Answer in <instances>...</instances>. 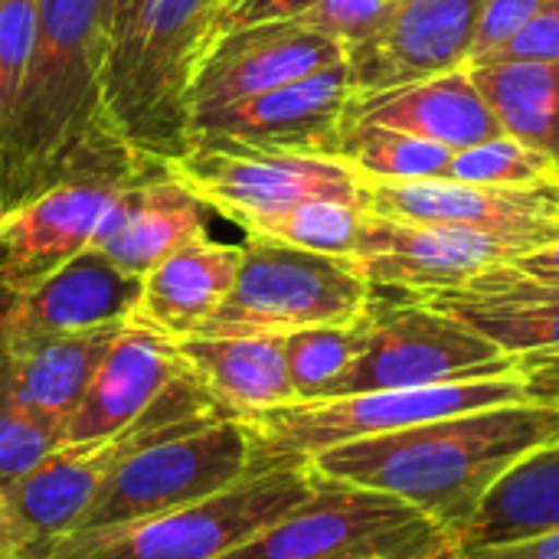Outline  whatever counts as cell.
<instances>
[{
	"instance_id": "obj_23",
	"label": "cell",
	"mask_w": 559,
	"mask_h": 559,
	"mask_svg": "<svg viewBox=\"0 0 559 559\" xmlns=\"http://www.w3.org/2000/svg\"><path fill=\"white\" fill-rule=\"evenodd\" d=\"M242 262V246L200 236L167 255L141 278L131 324L151 328L170 341L193 337L226 301Z\"/></svg>"
},
{
	"instance_id": "obj_21",
	"label": "cell",
	"mask_w": 559,
	"mask_h": 559,
	"mask_svg": "<svg viewBox=\"0 0 559 559\" xmlns=\"http://www.w3.org/2000/svg\"><path fill=\"white\" fill-rule=\"evenodd\" d=\"M128 324L0 344V383L29 416L66 429L95 370Z\"/></svg>"
},
{
	"instance_id": "obj_11",
	"label": "cell",
	"mask_w": 559,
	"mask_h": 559,
	"mask_svg": "<svg viewBox=\"0 0 559 559\" xmlns=\"http://www.w3.org/2000/svg\"><path fill=\"white\" fill-rule=\"evenodd\" d=\"M518 255H524V249L495 233L442 223H406L370 213L360 249L350 262L373 288H396L409 298H429L462 288L488 269L514 262Z\"/></svg>"
},
{
	"instance_id": "obj_26",
	"label": "cell",
	"mask_w": 559,
	"mask_h": 559,
	"mask_svg": "<svg viewBox=\"0 0 559 559\" xmlns=\"http://www.w3.org/2000/svg\"><path fill=\"white\" fill-rule=\"evenodd\" d=\"M468 69L501 131L559 164V62L491 59Z\"/></svg>"
},
{
	"instance_id": "obj_2",
	"label": "cell",
	"mask_w": 559,
	"mask_h": 559,
	"mask_svg": "<svg viewBox=\"0 0 559 559\" xmlns=\"http://www.w3.org/2000/svg\"><path fill=\"white\" fill-rule=\"evenodd\" d=\"M559 442V406L511 403L360 439L311 459L321 478L403 498L436 521L459 550L491 488L531 452Z\"/></svg>"
},
{
	"instance_id": "obj_12",
	"label": "cell",
	"mask_w": 559,
	"mask_h": 559,
	"mask_svg": "<svg viewBox=\"0 0 559 559\" xmlns=\"http://www.w3.org/2000/svg\"><path fill=\"white\" fill-rule=\"evenodd\" d=\"M354 98V82L347 62L328 66L272 92L252 95L246 102L197 115L187 131L190 141L265 147V151H298V154H331L337 151L347 105Z\"/></svg>"
},
{
	"instance_id": "obj_39",
	"label": "cell",
	"mask_w": 559,
	"mask_h": 559,
	"mask_svg": "<svg viewBox=\"0 0 559 559\" xmlns=\"http://www.w3.org/2000/svg\"><path fill=\"white\" fill-rule=\"evenodd\" d=\"M508 265L514 272H521L524 278H534V282H544V285H559V242L544 246V249H531V252L518 255Z\"/></svg>"
},
{
	"instance_id": "obj_4",
	"label": "cell",
	"mask_w": 559,
	"mask_h": 559,
	"mask_svg": "<svg viewBox=\"0 0 559 559\" xmlns=\"http://www.w3.org/2000/svg\"><path fill=\"white\" fill-rule=\"evenodd\" d=\"M311 459H275L226 491L134 524L75 531L20 559H223L318 488Z\"/></svg>"
},
{
	"instance_id": "obj_36",
	"label": "cell",
	"mask_w": 559,
	"mask_h": 559,
	"mask_svg": "<svg viewBox=\"0 0 559 559\" xmlns=\"http://www.w3.org/2000/svg\"><path fill=\"white\" fill-rule=\"evenodd\" d=\"M491 59H524V62H559V0H550L511 43H504ZM488 59V62H491Z\"/></svg>"
},
{
	"instance_id": "obj_41",
	"label": "cell",
	"mask_w": 559,
	"mask_h": 559,
	"mask_svg": "<svg viewBox=\"0 0 559 559\" xmlns=\"http://www.w3.org/2000/svg\"><path fill=\"white\" fill-rule=\"evenodd\" d=\"M0 216H3V210H0Z\"/></svg>"
},
{
	"instance_id": "obj_35",
	"label": "cell",
	"mask_w": 559,
	"mask_h": 559,
	"mask_svg": "<svg viewBox=\"0 0 559 559\" xmlns=\"http://www.w3.org/2000/svg\"><path fill=\"white\" fill-rule=\"evenodd\" d=\"M314 3L318 0H223L216 23H213V39L233 29H246V26L301 20Z\"/></svg>"
},
{
	"instance_id": "obj_28",
	"label": "cell",
	"mask_w": 559,
	"mask_h": 559,
	"mask_svg": "<svg viewBox=\"0 0 559 559\" xmlns=\"http://www.w3.org/2000/svg\"><path fill=\"white\" fill-rule=\"evenodd\" d=\"M370 203L367 200H337V197H314L305 200L278 216H269L246 229V236H262L275 239L295 249L321 252V255H337V259H354L370 219Z\"/></svg>"
},
{
	"instance_id": "obj_16",
	"label": "cell",
	"mask_w": 559,
	"mask_h": 559,
	"mask_svg": "<svg viewBox=\"0 0 559 559\" xmlns=\"http://www.w3.org/2000/svg\"><path fill=\"white\" fill-rule=\"evenodd\" d=\"M128 183L92 180L52 187L0 216V269L26 295L59 265L85 252Z\"/></svg>"
},
{
	"instance_id": "obj_13",
	"label": "cell",
	"mask_w": 559,
	"mask_h": 559,
	"mask_svg": "<svg viewBox=\"0 0 559 559\" xmlns=\"http://www.w3.org/2000/svg\"><path fill=\"white\" fill-rule=\"evenodd\" d=\"M481 0H393L383 23L344 52L354 95H377L468 66Z\"/></svg>"
},
{
	"instance_id": "obj_29",
	"label": "cell",
	"mask_w": 559,
	"mask_h": 559,
	"mask_svg": "<svg viewBox=\"0 0 559 559\" xmlns=\"http://www.w3.org/2000/svg\"><path fill=\"white\" fill-rule=\"evenodd\" d=\"M370 321H373V305L357 321L305 328V331H295L285 337V360H288V377L298 393V403L324 400L331 393V386L360 357V350L370 337Z\"/></svg>"
},
{
	"instance_id": "obj_31",
	"label": "cell",
	"mask_w": 559,
	"mask_h": 559,
	"mask_svg": "<svg viewBox=\"0 0 559 559\" xmlns=\"http://www.w3.org/2000/svg\"><path fill=\"white\" fill-rule=\"evenodd\" d=\"M62 445V429L20 409L0 383V495Z\"/></svg>"
},
{
	"instance_id": "obj_9",
	"label": "cell",
	"mask_w": 559,
	"mask_h": 559,
	"mask_svg": "<svg viewBox=\"0 0 559 559\" xmlns=\"http://www.w3.org/2000/svg\"><path fill=\"white\" fill-rule=\"evenodd\" d=\"M504 373H518V357L504 354L462 318L423 298L400 305L373 301L370 337L354 367L331 386L328 396L423 390Z\"/></svg>"
},
{
	"instance_id": "obj_20",
	"label": "cell",
	"mask_w": 559,
	"mask_h": 559,
	"mask_svg": "<svg viewBox=\"0 0 559 559\" xmlns=\"http://www.w3.org/2000/svg\"><path fill=\"white\" fill-rule=\"evenodd\" d=\"M200 236H206V206L170 174H151L118 193L88 249H98L121 272L144 278Z\"/></svg>"
},
{
	"instance_id": "obj_40",
	"label": "cell",
	"mask_w": 559,
	"mask_h": 559,
	"mask_svg": "<svg viewBox=\"0 0 559 559\" xmlns=\"http://www.w3.org/2000/svg\"><path fill=\"white\" fill-rule=\"evenodd\" d=\"M0 559H20V547H16V540L10 534V524H7L3 511H0Z\"/></svg>"
},
{
	"instance_id": "obj_3",
	"label": "cell",
	"mask_w": 559,
	"mask_h": 559,
	"mask_svg": "<svg viewBox=\"0 0 559 559\" xmlns=\"http://www.w3.org/2000/svg\"><path fill=\"white\" fill-rule=\"evenodd\" d=\"M223 0H141L105 56V108L121 141L164 170L187 147L190 82Z\"/></svg>"
},
{
	"instance_id": "obj_24",
	"label": "cell",
	"mask_w": 559,
	"mask_h": 559,
	"mask_svg": "<svg viewBox=\"0 0 559 559\" xmlns=\"http://www.w3.org/2000/svg\"><path fill=\"white\" fill-rule=\"evenodd\" d=\"M177 350L236 419H255L298 403L288 377L285 337H180Z\"/></svg>"
},
{
	"instance_id": "obj_18",
	"label": "cell",
	"mask_w": 559,
	"mask_h": 559,
	"mask_svg": "<svg viewBox=\"0 0 559 559\" xmlns=\"http://www.w3.org/2000/svg\"><path fill=\"white\" fill-rule=\"evenodd\" d=\"M138 295L141 278L121 272L98 249H85L16 298L3 344L128 324Z\"/></svg>"
},
{
	"instance_id": "obj_32",
	"label": "cell",
	"mask_w": 559,
	"mask_h": 559,
	"mask_svg": "<svg viewBox=\"0 0 559 559\" xmlns=\"http://www.w3.org/2000/svg\"><path fill=\"white\" fill-rule=\"evenodd\" d=\"M39 0H0V118L7 115L36 39Z\"/></svg>"
},
{
	"instance_id": "obj_14",
	"label": "cell",
	"mask_w": 559,
	"mask_h": 559,
	"mask_svg": "<svg viewBox=\"0 0 559 559\" xmlns=\"http://www.w3.org/2000/svg\"><path fill=\"white\" fill-rule=\"evenodd\" d=\"M367 203L390 219L495 233L524 252L559 242V187L508 190L432 177L409 183H367Z\"/></svg>"
},
{
	"instance_id": "obj_33",
	"label": "cell",
	"mask_w": 559,
	"mask_h": 559,
	"mask_svg": "<svg viewBox=\"0 0 559 559\" xmlns=\"http://www.w3.org/2000/svg\"><path fill=\"white\" fill-rule=\"evenodd\" d=\"M390 3L393 0H318L298 23L331 36L347 52L350 46L373 36V29L390 13Z\"/></svg>"
},
{
	"instance_id": "obj_17",
	"label": "cell",
	"mask_w": 559,
	"mask_h": 559,
	"mask_svg": "<svg viewBox=\"0 0 559 559\" xmlns=\"http://www.w3.org/2000/svg\"><path fill=\"white\" fill-rule=\"evenodd\" d=\"M183 370L187 364L177 350V341L128 321L95 370L82 403L69 416L62 445H92L121 436Z\"/></svg>"
},
{
	"instance_id": "obj_38",
	"label": "cell",
	"mask_w": 559,
	"mask_h": 559,
	"mask_svg": "<svg viewBox=\"0 0 559 559\" xmlns=\"http://www.w3.org/2000/svg\"><path fill=\"white\" fill-rule=\"evenodd\" d=\"M455 559H559V531L514 540V544H491V547H472L459 550Z\"/></svg>"
},
{
	"instance_id": "obj_8",
	"label": "cell",
	"mask_w": 559,
	"mask_h": 559,
	"mask_svg": "<svg viewBox=\"0 0 559 559\" xmlns=\"http://www.w3.org/2000/svg\"><path fill=\"white\" fill-rule=\"evenodd\" d=\"M265 462L275 459L262 455L249 419H223L197 432L167 436L118 462L75 531L118 527L190 508Z\"/></svg>"
},
{
	"instance_id": "obj_19",
	"label": "cell",
	"mask_w": 559,
	"mask_h": 559,
	"mask_svg": "<svg viewBox=\"0 0 559 559\" xmlns=\"http://www.w3.org/2000/svg\"><path fill=\"white\" fill-rule=\"evenodd\" d=\"M360 124L406 131L445 144L452 151H465L472 144L504 134L468 66L377 95H354L347 105L344 128Z\"/></svg>"
},
{
	"instance_id": "obj_27",
	"label": "cell",
	"mask_w": 559,
	"mask_h": 559,
	"mask_svg": "<svg viewBox=\"0 0 559 559\" xmlns=\"http://www.w3.org/2000/svg\"><path fill=\"white\" fill-rule=\"evenodd\" d=\"M334 157L344 160L364 183H409L445 177L455 151L406 131L360 124L341 131Z\"/></svg>"
},
{
	"instance_id": "obj_25",
	"label": "cell",
	"mask_w": 559,
	"mask_h": 559,
	"mask_svg": "<svg viewBox=\"0 0 559 559\" xmlns=\"http://www.w3.org/2000/svg\"><path fill=\"white\" fill-rule=\"evenodd\" d=\"M550 531H559V442L521 459L491 488L472 524L462 531L459 550L514 544Z\"/></svg>"
},
{
	"instance_id": "obj_22",
	"label": "cell",
	"mask_w": 559,
	"mask_h": 559,
	"mask_svg": "<svg viewBox=\"0 0 559 559\" xmlns=\"http://www.w3.org/2000/svg\"><path fill=\"white\" fill-rule=\"evenodd\" d=\"M423 301L462 318L518 360L559 354V285L524 278L511 265L488 269L468 285Z\"/></svg>"
},
{
	"instance_id": "obj_30",
	"label": "cell",
	"mask_w": 559,
	"mask_h": 559,
	"mask_svg": "<svg viewBox=\"0 0 559 559\" xmlns=\"http://www.w3.org/2000/svg\"><path fill=\"white\" fill-rule=\"evenodd\" d=\"M445 177L459 183L531 190V187H559V164L550 154L511 134H498L465 151H455Z\"/></svg>"
},
{
	"instance_id": "obj_5",
	"label": "cell",
	"mask_w": 559,
	"mask_h": 559,
	"mask_svg": "<svg viewBox=\"0 0 559 559\" xmlns=\"http://www.w3.org/2000/svg\"><path fill=\"white\" fill-rule=\"evenodd\" d=\"M373 298L377 288L350 259L246 236L226 301L193 337H288L305 328L357 321Z\"/></svg>"
},
{
	"instance_id": "obj_6",
	"label": "cell",
	"mask_w": 559,
	"mask_h": 559,
	"mask_svg": "<svg viewBox=\"0 0 559 559\" xmlns=\"http://www.w3.org/2000/svg\"><path fill=\"white\" fill-rule=\"evenodd\" d=\"M223 559H455V540L396 495L321 478L308 501Z\"/></svg>"
},
{
	"instance_id": "obj_34",
	"label": "cell",
	"mask_w": 559,
	"mask_h": 559,
	"mask_svg": "<svg viewBox=\"0 0 559 559\" xmlns=\"http://www.w3.org/2000/svg\"><path fill=\"white\" fill-rule=\"evenodd\" d=\"M550 0H481L478 29L468 66L488 62L504 43H511Z\"/></svg>"
},
{
	"instance_id": "obj_15",
	"label": "cell",
	"mask_w": 559,
	"mask_h": 559,
	"mask_svg": "<svg viewBox=\"0 0 559 559\" xmlns=\"http://www.w3.org/2000/svg\"><path fill=\"white\" fill-rule=\"evenodd\" d=\"M337 62H344V46L298 20L223 33L206 46L193 72L187 95L190 121Z\"/></svg>"
},
{
	"instance_id": "obj_7",
	"label": "cell",
	"mask_w": 559,
	"mask_h": 559,
	"mask_svg": "<svg viewBox=\"0 0 559 559\" xmlns=\"http://www.w3.org/2000/svg\"><path fill=\"white\" fill-rule=\"evenodd\" d=\"M521 373L423 386V390H380L354 396L305 400L272 413H262L252 423L259 449L269 459H314L347 442L393 436L423 423L465 416L491 406L524 403Z\"/></svg>"
},
{
	"instance_id": "obj_37",
	"label": "cell",
	"mask_w": 559,
	"mask_h": 559,
	"mask_svg": "<svg viewBox=\"0 0 559 559\" xmlns=\"http://www.w3.org/2000/svg\"><path fill=\"white\" fill-rule=\"evenodd\" d=\"M524 393L531 403L559 406V354H531L518 360Z\"/></svg>"
},
{
	"instance_id": "obj_1",
	"label": "cell",
	"mask_w": 559,
	"mask_h": 559,
	"mask_svg": "<svg viewBox=\"0 0 559 559\" xmlns=\"http://www.w3.org/2000/svg\"><path fill=\"white\" fill-rule=\"evenodd\" d=\"M102 0H39L20 88L0 118V210L62 183H134L164 174L115 131L105 108Z\"/></svg>"
},
{
	"instance_id": "obj_10",
	"label": "cell",
	"mask_w": 559,
	"mask_h": 559,
	"mask_svg": "<svg viewBox=\"0 0 559 559\" xmlns=\"http://www.w3.org/2000/svg\"><path fill=\"white\" fill-rule=\"evenodd\" d=\"M164 174L242 233L314 197L367 200V183L331 154L190 141L164 164Z\"/></svg>"
}]
</instances>
